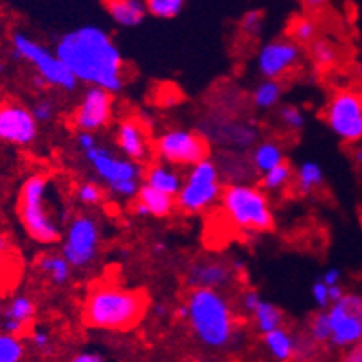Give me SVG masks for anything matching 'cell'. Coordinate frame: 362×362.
Listing matches in <instances>:
<instances>
[{
  "label": "cell",
  "instance_id": "27",
  "mask_svg": "<svg viewBox=\"0 0 362 362\" xmlns=\"http://www.w3.org/2000/svg\"><path fill=\"white\" fill-rule=\"evenodd\" d=\"M283 87L279 81L274 80H262L255 88H252L251 101L258 110H271L276 108L281 101Z\"/></svg>",
  "mask_w": 362,
  "mask_h": 362
},
{
  "label": "cell",
  "instance_id": "25",
  "mask_svg": "<svg viewBox=\"0 0 362 362\" xmlns=\"http://www.w3.org/2000/svg\"><path fill=\"white\" fill-rule=\"evenodd\" d=\"M296 187L301 195H312L325 184V171L315 160H305L298 166L294 173Z\"/></svg>",
  "mask_w": 362,
  "mask_h": 362
},
{
  "label": "cell",
  "instance_id": "23",
  "mask_svg": "<svg viewBox=\"0 0 362 362\" xmlns=\"http://www.w3.org/2000/svg\"><path fill=\"white\" fill-rule=\"evenodd\" d=\"M36 269L54 287H64L71 281L72 267L62 252H45L36 259Z\"/></svg>",
  "mask_w": 362,
  "mask_h": 362
},
{
  "label": "cell",
  "instance_id": "6",
  "mask_svg": "<svg viewBox=\"0 0 362 362\" xmlns=\"http://www.w3.org/2000/svg\"><path fill=\"white\" fill-rule=\"evenodd\" d=\"M11 47L15 58L25 62L35 69L38 85H45V87L58 88L64 92H74L78 88V81L74 80L71 71L62 64L60 58L54 54V51L25 35L24 31L13 33Z\"/></svg>",
  "mask_w": 362,
  "mask_h": 362
},
{
  "label": "cell",
  "instance_id": "12",
  "mask_svg": "<svg viewBox=\"0 0 362 362\" xmlns=\"http://www.w3.org/2000/svg\"><path fill=\"white\" fill-rule=\"evenodd\" d=\"M328 128L342 143L362 141V94L354 90H339L325 108Z\"/></svg>",
  "mask_w": 362,
  "mask_h": 362
},
{
  "label": "cell",
  "instance_id": "32",
  "mask_svg": "<svg viewBox=\"0 0 362 362\" xmlns=\"http://www.w3.org/2000/svg\"><path fill=\"white\" fill-rule=\"evenodd\" d=\"M74 199L85 207H96L105 200L103 187L94 180H85L74 189Z\"/></svg>",
  "mask_w": 362,
  "mask_h": 362
},
{
  "label": "cell",
  "instance_id": "31",
  "mask_svg": "<svg viewBox=\"0 0 362 362\" xmlns=\"http://www.w3.org/2000/svg\"><path fill=\"white\" fill-rule=\"evenodd\" d=\"M144 4H146L148 15L160 18V21L175 18V16H179L184 9L182 0H148Z\"/></svg>",
  "mask_w": 362,
  "mask_h": 362
},
{
  "label": "cell",
  "instance_id": "9",
  "mask_svg": "<svg viewBox=\"0 0 362 362\" xmlns=\"http://www.w3.org/2000/svg\"><path fill=\"white\" fill-rule=\"evenodd\" d=\"M159 163L173 168H192L209 159V141L193 130L171 128L163 132L153 143Z\"/></svg>",
  "mask_w": 362,
  "mask_h": 362
},
{
  "label": "cell",
  "instance_id": "15",
  "mask_svg": "<svg viewBox=\"0 0 362 362\" xmlns=\"http://www.w3.org/2000/svg\"><path fill=\"white\" fill-rule=\"evenodd\" d=\"M301 60V47L291 38H274L259 47L256 54V67L263 80L279 81L285 74L294 71Z\"/></svg>",
  "mask_w": 362,
  "mask_h": 362
},
{
  "label": "cell",
  "instance_id": "34",
  "mask_svg": "<svg viewBox=\"0 0 362 362\" xmlns=\"http://www.w3.org/2000/svg\"><path fill=\"white\" fill-rule=\"evenodd\" d=\"M278 121L279 124H283L285 130L291 132L303 130L305 124H307L305 112L299 107H296V105H281V107L278 108Z\"/></svg>",
  "mask_w": 362,
  "mask_h": 362
},
{
  "label": "cell",
  "instance_id": "21",
  "mask_svg": "<svg viewBox=\"0 0 362 362\" xmlns=\"http://www.w3.org/2000/svg\"><path fill=\"white\" fill-rule=\"evenodd\" d=\"M108 16L121 28H137L146 18V4L143 0H108L103 2Z\"/></svg>",
  "mask_w": 362,
  "mask_h": 362
},
{
  "label": "cell",
  "instance_id": "8",
  "mask_svg": "<svg viewBox=\"0 0 362 362\" xmlns=\"http://www.w3.org/2000/svg\"><path fill=\"white\" fill-rule=\"evenodd\" d=\"M222 175L215 160L206 159L189 168L175 204L186 215H200L211 209L222 197Z\"/></svg>",
  "mask_w": 362,
  "mask_h": 362
},
{
  "label": "cell",
  "instance_id": "11",
  "mask_svg": "<svg viewBox=\"0 0 362 362\" xmlns=\"http://www.w3.org/2000/svg\"><path fill=\"white\" fill-rule=\"evenodd\" d=\"M362 296L346 292L327 310L330 341L334 348H350L362 342Z\"/></svg>",
  "mask_w": 362,
  "mask_h": 362
},
{
  "label": "cell",
  "instance_id": "42",
  "mask_svg": "<svg viewBox=\"0 0 362 362\" xmlns=\"http://www.w3.org/2000/svg\"><path fill=\"white\" fill-rule=\"evenodd\" d=\"M69 362H107V358L100 354V351L94 350H85V351H78L71 357Z\"/></svg>",
  "mask_w": 362,
  "mask_h": 362
},
{
  "label": "cell",
  "instance_id": "5",
  "mask_svg": "<svg viewBox=\"0 0 362 362\" xmlns=\"http://www.w3.org/2000/svg\"><path fill=\"white\" fill-rule=\"evenodd\" d=\"M222 211L233 227L249 235L271 231L274 213L267 193L259 186L233 182L222 189Z\"/></svg>",
  "mask_w": 362,
  "mask_h": 362
},
{
  "label": "cell",
  "instance_id": "37",
  "mask_svg": "<svg viewBox=\"0 0 362 362\" xmlns=\"http://www.w3.org/2000/svg\"><path fill=\"white\" fill-rule=\"evenodd\" d=\"M29 342H31V346L35 348L36 351H40V354H51L52 344H54L51 330H47L45 327H40V325H35L33 330L29 332Z\"/></svg>",
  "mask_w": 362,
  "mask_h": 362
},
{
  "label": "cell",
  "instance_id": "33",
  "mask_svg": "<svg viewBox=\"0 0 362 362\" xmlns=\"http://www.w3.org/2000/svg\"><path fill=\"white\" fill-rule=\"evenodd\" d=\"M25 355L24 341L0 332V362H22Z\"/></svg>",
  "mask_w": 362,
  "mask_h": 362
},
{
  "label": "cell",
  "instance_id": "2",
  "mask_svg": "<svg viewBox=\"0 0 362 362\" xmlns=\"http://www.w3.org/2000/svg\"><path fill=\"white\" fill-rule=\"evenodd\" d=\"M150 299L143 291L114 281H98L87 291L81 317L88 328L101 332H128L146 315Z\"/></svg>",
  "mask_w": 362,
  "mask_h": 362
},
{
  "label": "cell",
  "instance_id": "4",
  "mask_svg": "<svg viewBox=\"0 0 362 362\" xmlns=\"http://www.w3.org/2000/svg\"><path fill=\"white\" fill-rule=\"evenodd\" d=\"M179 315L187 322L193 337L209 350H226L235 342L238 317L220 291L192 288Z\"/></svg>",
  "mask_w": 362,
  "mask_h": 362
},
{
  "label": "cell",
  "instance_id": "36",
  "mask_svg": "<svg viewBox=\"0 0 362 362\" xmlns=\"http://www.w3.org/2000/svg\"><path fill=\"white\" fill-rule=\"evenodd\" d=\"M29 110H31L36 123L45 124L51 123V121L54 119L58 108H56V101L51 100V98H38V100L29 107Z\"/></svg>",
  "mask_w": 362,
  "mask_h": 362
},
{
  "label": "cell",
  "instance_id": "16",
  "mask_svg": "<svg viewBox=\"0 0 362 362\" xmlns=\"http://www.w3.org/2000/svg\"><path fill=\"white\" fill-rule=\"evenodd\" d=\"M235 269L218 258H199L186 269V283L192 288L220 291L233 281Z\"/></svg>",
  "mask_w": 362,
  "mask_h": 362
},
{
  "label": "cell",
  "instance_id": "26",
  "mask_svg": "<svg viewBox=\"0 0 362 362\" xmlns=\"http://www.w3.org/2000/svg\"><path fill=\"white\" fill-rule=\"evenodd\" d=\"M251 317L252 322H255L256 330L262 335L281 328L283 321H285V315H283L281 308L276 307L274 303L265 301V299H262V301L258 303V307L251 312Z\"/></svg>",
  "mask_w": 362,
  "mask_h": 362
},
{
  "label": "cell",
  "instance_id": "51",
  "mask_svg": "<svg viewBox=\"0 0 362 362\" xmlns=\"http://www.w3.org/2000/svg\"><path fill=\"white\" fill-rule=\"evenodd\" d=\"M139 362H144V361H139Z\"/></svg>",
  "mask_w": 362,
  "mask_h": 362
},
{
  "label": "cell",
  "instance_id": "14",
  "mask_svg": "<svg viewBox=\"0 0 362 362\" xmlns=\"http://www.w3.org/2000/svg\"><path fill=\"white\" fill-rule=\"evenodd\" d=\"M112 114H114V98L110 92L98 87H87L72 112V124L78 132L96 134L110 123Z\"/></svg>",
  "mask_w": 362,
  "mask_h": 362
},
{
  "label": "cell",
  "instance_id": "3",
  "mask_svg": "<svg viewBox=\"0 0 362 362\" xmlns=\"http://www.w3.org/2000/svg\"><path fill=\"white\" fill-rule=\"evenodd\" d=\"M16 215L33 242L52 245L64 236V204L52 179L45 173H33L22 182L16 197Z\"/></svg>",
  "mask_w": 362,
  "mask_h": 362
},
{
  "label": "cell",
  "instance_id": "38",
  "mask_svg": "<svg viewBox=\"0 0 362 362\" xmlns=\"http://www.w3.org/2000/svg\"><path fill=\"white\" fill-rule=\"evenodd\" d=\"M240 29L245 33L247 36H258L263 29V13L255 9V11H247L242 16V22H240Z\"/></svg>",
  "mask_w": 362,
  "mask_h": 362
},
{
  "label": "cell",
  "instance_id": "13",
  "mask_svg": "<svg viewBox=\"0 0 362 362\" xmlns=\"http://www.w3.org/2000/svg\"><path fill=\"white\" fill-rule=\"evenodd\" d=\"M40 136L29 107L16 101H0V143L13 146H29Z\"/></svg>",
  "mask_w": 362,
  "mask_h": 362
},
{
  "label": "cell",
  "instance_id": "20",
  "mask_svg": "<svg viewBox=\"0 0 362 362\" xmlns=\"http://www.w3.org/2000/svg\"><path fill=\"white\" fill-rule=\"evenodd\" d=\"M182 182L184 175L179 171V168H173L164 163L150 164L143 173V184L150 186L151 189L166 193V195L173 197V199L179 195Z\"/></svg>",
  "mask_w": 362,
  "mask_h": 362
},
{
  "label": "cell",
  "instance_id": "39",
  "mask_svg": "<svg viewBox=\"0 0 362 362\" xmlns=\"http://www.w3.org/2000/svg\"><path fill=\"white\" fill-rule=\"evenodd\" d=\"M310 294H312V299H314V303L317 305L319 308H321V310H328V308H330V299H328V287L321 281V279H315V281L312 283Z\"/></svg>",
  "mask_w": 362,
  "mask_h": 362
},
{
  "label": "cell",
  "instance_id": "7",
  "mask_svg": "<svg viewBox=\"0 0 362 362\" xmlns=\"http://www.w3.org/2000/svg\"><path fill=\"white\" fill-rule=\"evenodd\" d=\"M83 156L88 166L98 175V179L110 189L112 195L123 200L136 199L141 186H143L141 164L119 157L117 153H114L108 148L100 146V144Z\"/></svg>",
  "mask_w": 362,
  "mask_h": 362
},
{
  "label": "cell",
  "instance_id": "44",
  "mask_svg": "<svg viewBox=\"0 0 362 362\" xmlns=\"http://www.w3.org/2000/svg\"><path fill=\"white\" fill-rule=\"evenodd\" d=\"M341 362H362V342L346 348V351H344V355H342Z\"/></svg>",
  "mask_w": 362,
  "mask_h": 362
},
{
  "label": "cell",
  "instance_id": "47",
  "mask_svg": "<svg viewBox=\"0 0 362 362\" xmlns=\"http://www.w3.org/2000/svg\"><path fill=\"white\" fill-rule=\"evenodd\" d=\"M151 314L156 315V317H159V319L166 317L168 307H166V305H163V303H157V305H153V307H151Z\"/></svg>",
  "mask_w": 362,
  "mask_h": 362
},
{
  "label": "cell",
  "instance_id": "49",
  "mask_svg": "<svg viewBox=\"0 0 362 362\" xmlns=\"http://www.w3.org/2000/svg\"><path fill=\"white\" fill-rule=\"evenodd\" d=\"M0 319H2V305H0Z\"/></svg>",
  "mask_w": 362,
  "mask_h": 362
},
{
  "label": "cell",
  "instance_id": "19",
  "mask_svg": "<svg viewBox=\"0 0 362 362\" xmlns=\"http://www.w3.org/2000/svg\"><path fill=\"white\" fill-rule=\"evenodd\" d=\"M175 199L166 193H160L157 189H151L150 186L143 184L134 199V213L141 218H166L175 211Z\"/></svg>",
  "mask_w": 362,
  "mask_h": 362
},
{
  "label": "cell",
  "instance_id": "1",
  "mask_svg": "<svg viewBox=\"0 0 362 362\" xmlns=\"http://www.w3.org/2000/svg\"><path fill=\"white\" fill-rule=\"evenodd\" d=\"M54 54L78 83L116 94L124 87V60L116 42L100 25L85 24L64 33Z\"/></svg>",
  "mask_w": 362,
  "mask_h": 362
},
{
  "label": "cell",
  "instance_id": "17",
  "mask_svg": "<svg viewBox=\"0 0 362 362\" xmlns=\"http://www.w3.org/2000/svg\"><path fill=\"white\" fill-rule=\"evenodd\" d=\"M116 144L124 159L132 163L141 164L150 159V139L141 121L136 117H127L119 121L116 128Z\"/></svg>",
  "mask_w": 362,
  "mask_h": 362
},
{
  "label": "cell",
  "instance_id": "41",
  "mask_svg": "<svg viewBox=\"0 0 362 362\" xmlns=\"http://www.w3.org/2000/svg\"><path fill=\"white\" fill-rule=\"evenodd\" d=\"M76 141V146L81 153H87L90 151L92 148L98 146V139H96V134H88V132H78L74 137Z\"/></svg>",
  "mask_w": 362,
  "mask_h": 362
},
{
  "label": "cell",
  "instance_id": "45",
  "mask_svg": "<svg viewBox=\"0 0 362 362\" xmlns=\"http://www.w3.org/2000/svg\"><path fill=\"white\" fill-rule=\"evenodd\" d=\"M344 294H346V292H344V288H342L341 285H334V287H328V299H330V305L337 303L339 299H341Z\"/></svg>",
  "mask_w": 362,
  "mask_h": 362
},
{
  "label": "cell",
  "instance_id": "52",
  "mask_svg": "<svg viewBox=\"0 0 362 362\" xmlns=\"http://www.w3.org/2000/svg\"><path fill=\"white\" fill-rule=\"evenodd\" d=\"M361 315H362V314H361Z\"/></svg>",
  "mask_w": 362,
  "mask_h": 362
},
{
  "label": "cell",
  "instance_id": "10",
  "mask_svg": "<svg viewBox=\"0 0 362 362\" xmlns=\"http://www.w3.org/2000/svg\"><path fill=\"white\" fill-rule=\"evenodd\" d=\"M62 256L72 269H88L100 252V223L90 215H76L67 222Z\"/></svg>",
  "mask_w": 362,
  "mask_h": 362
},
{
  "label": "cell",
  "instance_id": "28",
  "mask_svg": "<svg viewBox=\"0 0 362 362\" xmlns=\"http://www.w3.org/2000/svg\"><path fill=\"white\" fill-rule=\"evenodd\" d=\"M294 179V170H292L291 164L285 160L279 166L272 168L271 171H267L263 173L262 179H259V187H262L263 192H281L283 187H287L288 182Z\"/></svg>",
  "mask_w": 362,
  "mask_h": 362
},
{
  "label": "cell",
  "instance_id": "30",
  "mask_svg": "<svg viewBox=\"0 0 362 362\" xmlns=\"http://www.w3.org/2000/svg\"><path fill=\"white\" fill-rule=\"evenodd\" d=\"M308 51H310L312 62L321 69L332 67V65L337 62V49H335V45L332 44L330 40H327V38H317V40L312 42V44L308 45Z\"/></svg>",
  "mask_w": 362,
  "mask_h": 362
},
{
  "label": "cell",
  "instance_id": "40",
  "mask_svg": "<svg viewBox=\"0 0 362 362\" xmlns=\"http://www.w3.org/2000/svg\"><path fill=\"white\" fill-rule=\"evenodd\" d=\"M262 299L263 298L259 296L258 291H252V288H249V291H245L242 296H240V307H242L247 314L251 315V312L258 307V303L262 301Z\"/></svg>",
  "mask_w": 362,
  "mask_h": 362
},
{
  "label": "cell",
  "instance_id": "22",
  "mask_svg": "<svg viewBox=\"0 0 362 362\" xmlns=\"http://www.w3.org/2000/svg\"><path fill=\"white\" fill-rule=\"evenodd\" d=\"M298 337L285 327L263 335V346L276 362H291L298 357Z\"/></svg>",
  "mask_w": 362,
  "mask_h": 362
},
{
  "label": "cell",
  "instance_id": "48",
  "mask_svg": "<svg viewBox=\"0 0 362 362\" xmlns=\"http://www.w3.org/2000/svg\"><path fill=\"white\" fill-rule=\"evenodd\" d=\"M354 160L358 164V166H362V146H358L357 150L354 151Z\"/></svg>",
  "mask_w": 362,
  "mask_h": 362
},
{
  "label": "cell",
  "instance_id": "18",
  "mask_svg": "<svg viewBox=\"0 0 362 362\" xmlns=\"http://www.w3.org/2000/svg\"><path fill=\"white\" fill-rule=\"evenodd\" d=\"M36 317V303L28 294H16L2 305L0 332L22 339L33 327Z\"/></svg>",
  "mask_w": 362,
  "mask_h": 362
},
{
  "label": "cell",
  "instance_id": "24",
  "mask_svg": "<svg viewBox=\"0 0 362 362\" xmlns=\"http://www.w3.org/2000/svg\"><path fill=\"white\" fill-rule=\"evenodd\" d=\"M283 163H285V151H283L281 144L276 141H262L256 144L251 153V166L259 175Z\"/></svg>",
  "mask_w": 362,
  "mask_h": 362
},
{
  "label": "cell",
  "instance_id": "43",
  "mask_svg": "<svg viewBox=\"0 0 362 362\" xmlns=\"http://www.w3.org/2000/svg\"><path fill=\"white\" fill-rule=\"evenodd\" d=\"M341 269H337V267H330L328 271L322 272V276L319 279H321L327 287H334V285H341Z\"/></svg>",
  "mask_w": 362,
  "mask_h": 362
},
{
  "label": "cell",
  "instance_id": "35",
  "mask_svg": "<svg viewBox=\"0 0 362 362\" xmlns=\"http://www.w3.org/2000/svg\"><path fill=\"white\" fill-rule=\"evenodd\" d=\"M308 337L312 339L315 346L317 344H328L330 341V327H328L327 310L314 314L308 321Z\"/></svg>",
  "mask_w": 362,
  "mask_h": 362
},
{
  "label": "cell",
  "instance_id": "29",
  "mask_svg": "<svg viewBox=\"0 0 362 362\" xmlns=\"http://www.w3.org/2000/svg\"><path fill=\"white\" fill-rule=\"evenodd\" d=\"M317 24L312 21L310 16H298L288 25V35L294 44L301 45H310L312 42L317 40Z\"/></svg>",
  "mask_w": 362,
  "mask_h": 362
},
{
  "label": "cell",
  "instance_id": "50",
  "mask_svg": "<svg viewBox=\"0 0 362 362\" xmlns=\"http://www.w3.org/2000/svg\"><path fill=\"white\" fill-rule=\"evenodd\" d=\"M299 362H305V361H299Z\"/></svg>",
  "mask_w": 362,
  "mask_h": 362
},
{
  "label": "cell",
  "instance_id": "46",
  "mask_svg": "<svg viewBox=\"0 0 362 362\" xmlns=\"http://www.w3.org/2000/svg\"><path fill=\"white\" fill-rule=\"evenodd\" d=\"M11 238L6 233H0V255H8L9 249H11Z\"/></svg>",
  "mask_w": 362,
  "mask_h": 362
}]
</instances>
